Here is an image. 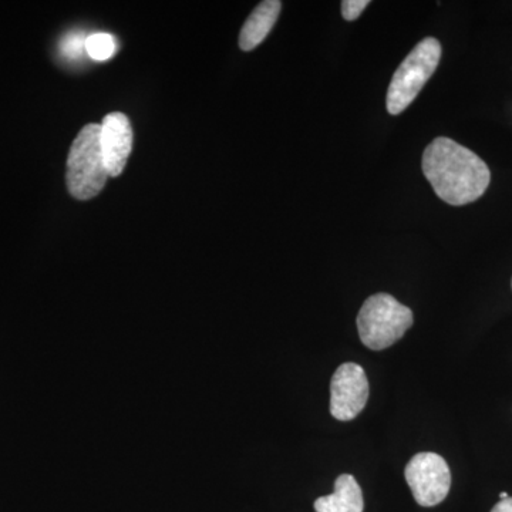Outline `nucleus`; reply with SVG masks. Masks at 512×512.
<instances>
[{"label": "nucleus", "instance_id": "nucleus-1", "mask_svg": "<svg viewBox=\"0 0 512 512\" xmlns=\"http://www.w3.org/2000/svg\"><path fill=\"white\" fill-rule=\"evenodd\" d=\"M423 173L440 200L456 207L483 197L491 181L488 165L447 137L436 138L427 146Z\"/></svg>", "mask_w": 512, "mask_h": 512}, {"label": "nucleus", "instance_id": "nucleus-2", "mask_svg": "<svg viewBox=\"0 0 512 512\" xmlns=\"http://www.w3.org/2000/svg\"><path fill=\"white\" fill-rule=\"evenodd\" d=\"M413 326L412 309L389 293H376L363 303L357 315V330L366 348L383 350L403 338Z\"/></svg>", "mask_w": 512, "mask_h": 512}, {"label": "nucleus", "instance_id": "nucleus-3", "mask_svg": "<svg viewBox=\"0 0 512 512\" xmlns=\"http://www.w3.org/2000/svg\"><path fill=\"white\" fill-rule=\"evenodd\" d=\"M100 128V124L84 127L70 148L66 184L77 200H92L100 194L109 178L101 153Z\"/></svg>", "mask_w": 512, "mask_h": 512}, {"label": "nucleus", "instance_id": "nucleus-4", "mask_svg": "<svg viewBox=\"0 0 512 512\" xmlns=\"http://www.w3.org/2000/svg\"><path fill=\"white\" fill-rule=\"evenodd\" d=\"M440 59L441 45L434 37H426L414 47L394 73L387 90L386 106L390 114L397 116L413 103L436 72Z\"/></svg>", "mask_w": 512, "mask_h": 512}, {"label": "nucleus", "instance_id": "nucleus-5", "mask_svg": "<svg viewBox=\"0 0 512 512\" xmlns=\"http://www.w3.org/2000/svg\"><path fill=\"white\" fill-rule=\"evenodd\" d=\"M414 500L421 507H434L446 500L451 487L447 461L436 453L416 454L404 470Z\"/></svg>", "mask_w": 512, "mask_h": 512}, {"label": "nucleus", "instance_id": "nucleus-6", "mask_svg": "<svg viewBox=\"0 0 512 512\" xmlns=\"http://www.w3.org/2000/svg\"><path fill=\"white\" fill-rule=\"evenodd\" d=\"M369 382L365 370L356 363H343L330 383V414L336 420L350 421L365 409Z\"/></svg>", "mask_w": 512, "mask_h": 512}, {"label": "nucleus", "instance_id": "nucleus-7", "mask_svg": "<svg viewBox=\"0 0 512 512\" xmlns=\"http://www.w3.org/2000/svg\"><path fill=\"white\" fill-rule=\"evenodd\" d=\"M100 144L109 177H119L133 148V128L124 113H111L100 124Z\"/></svg>", "mask_w": 512, "mask_h": 512}, {"label": "nucleus", "instance_id": "nucleus-8", "mask_svg": "<svg viewBox=\"0 0 512 512\" xmlns=\"http://www.w3.org/2000/svg\"><path fill=\"white\" fill-rule=\"evenodd\" d=\"M281 9L282 3L279 0H265L256 6L245 25L242 26L241 35H239V47L244 52H251L264 42L274 28Z\"/></svg>", "mask_w": 512, "mask_h": 512}, {"label": "nucleus", "instance_id": "nucleus-9", "mask_svg": "<svg viewBox=\"0 0 512 512\" xmlns=\"http://www.w3.org/2000/svg\"><path fill=\"white\" fill-rule=\"evenodd\" d=\"M316 512H363L362 488L356 478L350 474H342L336 478L335 493L320 497L315 501Z\"/></svg>", "mask_w": 512, "mask_h": 512}, {"label": "nucleus", "instance_id": "nucleus-10", "mask_svg": "<svg viewBox=\"0 0 512 512\" xmlns=\"http://www.w3.org/2000/svg\"><path fill=\"white\" fill-rule=\"evenodd\" d=\"M86 52L96 62H106L116 55V39L109 33H94L86 39Z\"/></svg>", "mask_w": 512, "mask_h": 512}, {"label": "nucleus", "instance_id": "nucleus-11", "mask_svg": "<svg viewBox=\"0 0 512 512\" xmlns=\"http://www.w3.org/2000/svg\"><path fill=\"white\" fill-rule=\"evenodd\" d=\"M86 39L83 33H70L64 37L60 50H62L63 56L67 59L76 60L83 55V50H86Z\"/></svg>", "mask_w": 512, "mask_h": 512}, {"label": "nucleus", "instance_id": "nucleus-12", "mask_svg": "<svg viewBox=\"0 0 512 512\" xmlns=\"http://www.w3.org/2000/svg\"><path fill=\"white\" fill-rule=\"evenodd\" d=\"M369 5V0H343L342 5H340L342 6V16L348 22H353L365 12Z\"/></svg>", "mask_w": 512, "mask_h": 512}, {"label": "nucleus", "instance_id": "nucleus-13", "mask_svg": "<svg viewBox=\"0 0 512 512\" xmlns=\"http://www.w3.org/2000/svg\"><path fill=\"white\" fill-rule=\"evenodd\" d=\"M491 512H512V497L505 498V500L495 504Z\"/></svg>", "mask_w": 512, "mask_h": 512}, {"label": "nucleus", "instance_id": "nucleus-14", "mask_svg": "<svg viewBox=\"0 0 512 512\" xmlns=\"http://www.w3.org/2000/svg\"><path fill=\"white\" fill-rule=\"evenodd\" d=\"M500 498H501V500H505V498H508V494L507 493H501L500 494Z\"/></svg>", "mask_w": 512, "mask_h": 512}]
</instances>
